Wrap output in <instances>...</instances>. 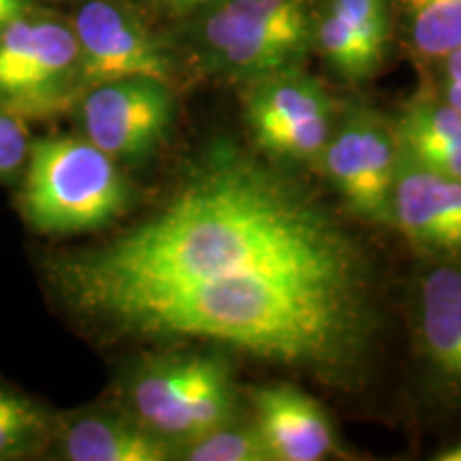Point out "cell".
Returning a JSON list of instances; mask_svg holds the SVG:
<instances>
[{"label": "cell", "mask_w": 461, "mask_h": 461, "mask_svg": "<svg viewBox=\"0 0 461 461\" xmlns=\"http://www.w3.org/2000/svg\"><path fill=\"white\" fill-rule=\"evenodd\" d=\"M84 312L361 387L380 339L370 252L286 165L218 140L148 221L62 265Z\"/></svg>", "instance_id": "obj_1"}, {"label": "cell", "mask_w": 461, "mask_h": 461, "mask_svg": "<svg viewBox=\"0 0 461 461\" xmlns=\"http://www.w3.org/2000/svg\"><path fill=\"white\" fill-rule=\"evenodd\" d=\"M129 203L131 186L122 171L86 137H43L31 143L20 207L34 230L88 233L118 221Z\"/></svg>", "instance_id": "obj_2"}, {"label": "cell", "mask_w": 461, "mask_h": 461, "mask_svg": "<svg viewBox=\"0 0 461 461\" xmlns=\"http://www.w3.org/2000/svg\"><path fill=\"white\" fill-rule=\"evenodd\" d=\"M131 417L180 447L233 420L235 380L224 355L158 357L140 366L126 387Z\"/></svg>", "instance_id": "obj_3"}, {"label": "cell", "mask_w": 461, "mask_h": 461, "mask_svg": "<svg viewBox=\"0 0 461 461\" xmlns=\"http://www.w3.org/2000/svg\"><path fill=\"white\" fill-rule=\"evenodd\" d=\"M205 9L199 48L229 77L250 82L295 67L314 43L310 0H216Z\"/></svg>", "instance_id": "obj_4"}, {"label": "cell", "mask_w": 461, "mask_h": 461, "mask_svg": "<svg viewBox=\"0 0 461 461\" xmlns=\"http://www.w3.org/2000/svg\"><path fill=\"white\" fill-rule=\"evenodd\" d=\"M82 95L71 24L26 14L0 31V107L20 118H43L65 112Z\"/></svg>", "instance_id": "obj_5"}, {"label": "cell", "mask_w": 461, "mask_h": 461, "mask_svg": "<svg viewBox=\"0 0 461 461\" xmlns=\"http://www.w3.org/2000/svg\"><path fill=\"white\" fill-rule=\"evenodd\" d=\"M408 321L420 395L438 417L461 419V258H423Z\"/></svg>", "instance_id": "obj_6"}, {"label": "cell", "mask_w": 461, "mask_h": 461, "mask_svg": "<svg viewBox=\"0 0 461 461\" xmlns=\"http://www.w3.org/2000/svg\"><path fill=\"white\" fill-rule=\"evenodd\" d=\"M244 120L265 158L319 167L338 113L319 79L295 65L250 79Z\"/></svg>", "instance_id": "obj_7"}, {"label": "cell", "mask_w": 461, "mask_h": 461, "mask_svg": "<svg viewBox=\"0 0 461 461\" xmlns=\"http://www.w3.org/2000/svg\"><path fill=\"white\" fill-rule=\"evenodd\" d=\"M397 165L395 126L370 107H350L338 115L319 160L348 210L374 224H391Z\"/></svg>", "instance_id": "obj_8"}, {"label": "cell", "mask_w": 461, "mask_h": 461, "mask_svg": "<svg viewBox=\"0 0 461 461\" xmlns=\"http://www.w3.org/2000/svg\"><path fill=\"white\" fill-rule=\"evenodd\" d=\"M82 135L115 163L143 160L169 135L176 120L171 84L124 77L86 90L79 99Z\"/></svg>", "instance_id": "obj_9"}, {"label": "cell", "mask_w": 461, "mask_h": 461, "mask_svg": "<svg viewBox=\"0 0 461 461\" xmlns=\"http://www.w3.org/2000/svg\"><path fill=\"white\" fill-rule=\"evenodd\" d=\"M79 45L84 92L124 77L171 84L173 65L154 34L113 0H84L71 22Z\"/></svg>", "instance_id": "obj_10"}, {"label": "cell", "mask_w": 461, "mask_h": 461, "mask_svg": "<svg viewBox=\"0 0 461 461\" xmlns=\"http://www.w3.org/2000/svg\"><path fill=\"white\" fill-rule=\"evenodd\" d=\"M391 224L431 258H461V180L429 169L400 148Z\"/></svg>", "instance_id": "obj_11"}, {"label": "cell", "mask_w": 461, "mask_h": 461, "mask_svg": "<svg viewBox=\"0 0 461 461\" xmlns=\"http://www.w3.org/2000/svg\"><path fill=\"white\" fill-rule=\"evenodd\" d=\"M389 32V0H327L314 20V43L348 82H363L378 71Z\"/></svg>", "instance_id": "obj_12"}, {"label": "cell", "mask_w": 461, "mask_h": 461, "mask_svg": "<svg viewBox=\"0 0 461 461\" xmlns=\"http://www.w3.org/2000/svg\"><path fill=\"white\" fill-rule=\"evenodd\" d=\"M252 406L272 461H319L336 451L330 417L303 391L288 384L255 389Z\"/></svg>", "instance_id": "obj_13"}, {"label": "cell", "mask_w": 461, "mask_h": 461, "mask_svg": "<svg viewBox=\"0 0 461 461\" xmlns=\"http://www.w3.org/2000/svg\"><path fill=\"white\" fill-rule=\"evenodd\" d=\"M60 453L68 461H165L177 457V447L135 417L101 412L73 419L60 436Z\"/></svg>", "instance_id": "obj_14"}, {"label": "cell", "mask_w": 461, "mask_h": 461, "mask_svg": "<svg viewBox=\"0 0 461 461\" xmlns=\"http://www.w3.org/2000/svg\"><path fill=\"white\" fill-rule=\"evenodd\" d=\"M402 152L429 169L461 180V112L434 90L419 92L393 124Z\"/></svg>", "instance_id": "obj_15"}, {"label": "cell", "mask_w": 461, "mask_h": 461, "mask_svg": "<svg viewBox=\"0 0 461 461\" xmlns=\"http://www.w3.org/2000/svg\"><path fill=\"white\" fill-rule=\"evenodd\" d=\"M412 56L434 67L461 45V0H400Z\"/></svg>", "instance_id": "obj_16"}, {"label": "cell", "mask_w": 461, "mask_h": 461, "mask_svg": "<svg viewBox=\"0 0 461 461\" xmlns=\"http://www.w3.org/2000/svg\"><path fill=\"white\" fill-rule=\"evenodd\" d=\"M50 419L28 397L0 387V459L31 453L45 440Z\"/></svg>", "instance_id": "obj_17"}, {"label": "cell", "mask_w": 461, "mask_h": 461, "mask_svg": "<svg viewBox=\"0 0 461 461\" xmlns=\"http://www.w3.org/2000/svg\"><path fill=\"white\" fill-rule=\"evenodd\" d=\"M180 453L177 457L188 461H272L257 425H233V420L180 447Z\"/></svg>", "instance_id": "obj_18"}, {"label": "cell", "mask_w": 461, "mask_h": 461, "mask_svg": "<svg viewBox=\"0 0 461 461\" xmlns=\"http://www.w3.org/2000/svg\"><path fill=\"white\" fill-rule=\"evenodd\" d=\"M28 132L24 118L0 107V182L11 180L26 167Z\"/></svg>", "instance_id": "obj_19"}, {"label": "cell", "mask_w": 461, "mask_h": 461, "mask_svg": "<svg viewBox=\"0 0 461 461\" xmlns=\"http://www.w3.org/2000/svg\"><path fill=\"white\" fill-rule=\"evenodd\" d=\"M436 68L434 92L448 105L461 112V45L442 58Z\"/></svg>", "instance_id": "obj_20"}, {"label": "cell", "mask_w": 461, "mask_h": 461, "mask_svg": "<svg viewBox=\"0 0 461 461\" xmlns=\"http://www.w3.org/2000/svg\"><path fill=\"white\" fill-rule=\"evenodd\" d=\"M31 0H0V31L28 14Z\"/></svg>", "instance_id": "obj_21"}, {"label": "cell", "mask_w": 461, "mask_h": 461, "mask_svg": "<svg viewBox=\"0 0 461 461\" xmlns=\"http://www.w3.org/2000/svg\"><path fill=\"white\" fill-rule=\"evenodd\" d=\"M212 3H216V0H169L171 9L177 11V14H186V11L207 7V5Z\"/></svg>", "instance_id": "obj_22"}, {"label": "cell", "mask_w": 461, "mask_h": 461, "mask_svg": "<svg viewBox=\"0 0 461 461\" xmlns=\"http://www.w3.org/2000/svg\"><path fill=\"white\" fill-rule=\"evenodd\" d=\"M436 461H461V440L453 442V445H448L445 448H440L434 455Z\"/></svg>", "instance_id": "obj_23"}]
</instances>
